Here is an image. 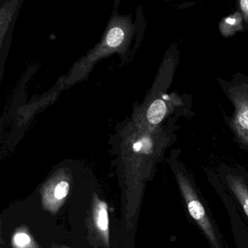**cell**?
I'll return each mask as SVG.
<instances>
[{"label":"cell","mask_w":248,"mask_h":248,"mask_svg":"<svg viewBox=\"0 0 248 248\" xmlns=\"http://www.w3.org/2000/svg\"><path fill=\"white\" fill-rule=\"evenodd\" d=\"M176 178L180 191L185 200L190 216L197 222L212 246L214 248H220V243L211 220L207 216V212L199 199L191 181L184 174L180 172L177 173Z\"/></svg>","instance_id":"6da1fadb"},{"label":"cell","mask_w":248,"mask_h":248,"mask_svg":"<svg viewBox=\"0 0 248 248\" xmlns=\"http://www.w3.org/2000/svg\"><path fill=\"white\" fill-rule=\"evenodd\" d=\"M227 182L232 192L242 205L245 214L248 216V188L242 178L229 175Z\"/></svg>","instance_id":"7a4b0ae2"},{"label":"cell","mask_w":248,"mask_h":248,"mask_svg":"<svg viewBox=\"0 0 248 248\" xmlns=\"http://www.w3.org/2000/svg\"><path fill=\"white\" fill-rule=\"evenodd\" d=\"M167 108L165 103L162 100L158 99L154 101L148 109L147 119L152 124H158L163 120L166 114Z\"/></svg>","instance_id":"3957f363"},{"label":"cell","mask_w":248,"mask_h":248,"mask_svg":"<svg viewBox=\"0 0 248 248\" xmlns=\"http://www.w3.org/2000/svg\"><path fill=\"white\" fill-rule=\"evenodd\" d=\"M124 34L120 27H114L110 30L107 37V43L111 47H117L121 45L124 40Z\"/></svg>","instance_id":"277c9868"},{"label":"cell","mask_w":248,"mask_h":248,"mask_svg":"<svg viewBox=\"0 0 248 248\" xmlns=\"http://www.w3.org/2000/svg\"><path fill=\"white\" fill-rule=\"evenodd\" d=\"M98 226L102 232H107L108 229V217L107 204L101 202L100 204V210L98 212Z\"/></svg>","instance_id":"5b68a950"},{"label":"cell","mask_w":248,"mask_h":248,"mask_svg":"<svg viewBox=\"0 0 248 248\" xmlns=\"http://www.w3.org/2000/svg\"><path fill=\"white\" fill-rule=\"evenodd\" d=\"M69 191V184L66 181H62L58 184L55 189V197L58 200H63Z\"/></svg>","instance_id":"8992f818"},{"label":"cell","mask_w":248,"mask_h":248,"mask_svg":"<svg viewBox=\"0 0 248 248\" xmlns=\"http://www.w3.org/2000/svg\"><path fill=\"white\" fill-rule=\"evenodd\" d=\"M15 242L18 246H25L30 243V238L25 233H18L16 236Z\"/></svg>","instance_id":"52a82bcc"},{"label":"cell","mask_w":248,"mask_h":248,"mask_svg":"<svg viewBox=\"0 0 248 248\" xmlns=\"http://www.w3.org/2000/svg\"><path fill=\"white\" fill-rule=\"evenodd\" d=\"M239 123L242 127L248 129V111H245L239 117Z\"/></svg>","instance_id":"ba28073f"},{"label":"cell","mask_w":248,"mask_h":248,"mask_svg":"<svg viewBox=\"0 0 248 248\" xmlns=\"http://www.w3.org/2000/svg\"><path fill=\"white\" fill-rule=\"evenodd\" d=\"M240 4L242 9L245 12H248V0H242Z\"/></svg>","instance_id":"9c48e42d"},{"label":"cell","mask_w":248,"mask_h":248,"mask_svg":"<svg viewBox=\"0 0 248 248\" xmlns=\"http://www.w3.org/2000/svg\"><path fill=\"white\" fill-rule=\"evenodd\" d=\"M235 22H236V20L233 19V18H229L226 19V23L231 24V25H233V24H235Z\"/></svg>","instance_id":"30bf717a"}]
</instances>
